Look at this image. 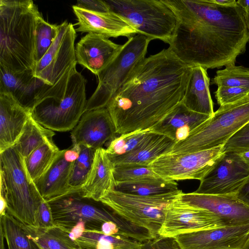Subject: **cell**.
<instances>
[{
  "mask_svg": "<svg viewBox=\"0 0 249 249\" xmlns=\"http://www.w3.org/2000/svg\"><path fill=\"white\" fill-rule=\"evenodd\" d=\"M212 1L218 5L221 6H231L237 3L235 0H212Z\"/></svg>",
  "mask_w": 249,
  "mask_h": 249,
  "instance_id": "7dc6e473",
  "label": "cell"
},
{
  "mask_svg": "<svg viewBox=\"0 0 249 249\" xmlns=\"http://www.w3.org/2000/svg\"><path fill=\"white\" fill-rule=\"evenodd\" d=\"M0 226L8 249H42L29 236L25 225L7 212L0 216Z\"/></svg>",
  "mask_w": 249,
  "mask_h": 249,
  "instance_id": "f546056e",
  "label": "cell"
},
{
  "mask_svg": "<svg viewBox=\"0 0 249 249\" xmlns=\"http://www.w3.org/2000/svg\"><path fill=\"white\" fill-rule=\"evenodd\" d=\"M111 11L124 18L137 32L152 40L169 44L178 19L163 0H107Z\"/></svg>",
  "mask_w": 249,
  "mask_h": 249,
  "instance_id": "ba28073f",
  "label": "cell"
},
{
  "mask_svg": "<svg viewBox=\"0 0 249 249\" xmlns=\"http://www.w3.org/2000/svg\"><path fill=\"white\" fill-rule=\"evenodd\" d=\"M249 123V93L232 103L220 106L185 139L174 144L172 154L192 153L224 145Z\"/></svg>",
  "mask_w": 249,
  "mask_h": 249,
  "instance_id": "52a82bcc",
  "label": "cell"
},
{
  "mask_svg": "<svg viewBox=\"0 0 249 249\" xmlns=\"http://www.w3.org/2000/svg\"><path fill=\"white\" fill-rule=\"evenodd\" d=\"M76 6L96 12H110V8L105 0H80L75 5Z\"/></svg>",
  "mask_w": 249,
  "mask_h": 249,
  "instance_id": "b9f144b4",
  "label": "cell"
},
{
  "mask_svg": "<svg viewBox=\"0 0 249 249\" xmlns=\"http://www.w3.org/2000/svg\"><path fill=\"white\" fill-rule=\"evenodd\" d=\"M58 26L45 21L42 15L37 20L35 41L36 64L43 57L56 38Z\"/></svg>",
  "mask_w": 249,
  "mask_h": 249,
  "instance_id": "8d00e7d4",
  "label": "cell"
},
{
  "mask_svg": "<svg viewBox=\"0 0 249 249\" xmlns=\"http://www.w3.org/2000/svg\"><path fill=\"white\" fill-rule=\"evenodd\" d=\"M249 178V168L236 153L225 152L194 192L236 196Z\"/></svg>",
  "mask_w": 249,
  "mask_h": 249,
  "instance_id": "4fadbf2b",
  "label": "cell"
},
{
  "mask_svg": "<svg viewBox=\"0 0 249 249\" xmlns=\"http://www.w3.org/2000/svg\"><path fill=\"white\" fill-rule=\"evenodd\" d=\"M113 174L116 183L161 181L166 180L155 172L149 165L135 163L114 165Z\"/></svg>",
  "mask_w": 249,
  "mask_h": 249,
  "instance_id": "d6a6232c",
  "label": "cell"
},
{
  "mask_svg": "<svg viewBox=\"0 0 249 249\" xmlns=\"http://www.w3.org/2000/svg\"><path fill=\"white\" fill-rule=\"evenodd\" d=\"M191 67L168 48L134 69L106 108L119 135L150 129L181 102Z\"/></svg>",
  "mask_w": 249,
  "mask_h": 249,
  "instance_id": "7a4b0ae2",
  "label": "cell"
},
{
  "mask_svg": "<svg viewBox=\"0 0 249 249\" xmlns=\"http://www.w3.org/2000/svg\"><path fill=\"white\" fill-rule=\"evenodd\" d=\"M48 202L55 226L67 232L80 223L85 225L86 230L101 231L103 223L112 222L123 236L142 243L153 238L148 230L126 220L101 201L83 196L81 189Z\"/></svg>",
  "mask_w": 249,
  "mask_h": 249,
  "instance_id": "5b68a950",
  "label": "cell"
},
{
  "mask_svg": "<svg viewBox=\"0 0 249 249\" xmlns=\"http://www.w3.org/2000/svg\"><path fill=\"white\" fill-rule=\"evenodd\" d=\"M76 241L82 249H141L142 242L120 234L85 230Z\"/></svg>",
  "mask_w": 249,
  "mask_h": 249,
  "instance_id": "4316f807",
  "label": "cell"
},
{
  "mask_svg": "<svg viewBox=\"0 0 249 249\" xmlns=\"http://www.w3.org/2000/svg\"><path fill=\"white\" fill-rule=\"evenodd\" d=\"M114 169L106 149H96L90 171L81 188L83 196L100 201L106 192L115 190Z\"/></svg>",
  "mask_w": 249,
  "mask_h": 249,
  "instance_id": "603a6c76",
  "label": "cell"
},
{
  "mask_svg": "<svg viewBox=\"0 0 249 249\" xmlns=\"http://www.w3.org/2000/svg\"><path fill=\"white\" fill-rule=\"evenodd\" d=\"M73 163L67 158L65 149L60 150L49 169L34 181L45 200L50 201L74 190L69 186Z\"/></svg>",
  "mask_w": 249,
  "mask_h": 249,
  "instance_id": "44dd1931",
  "label": "cell"
},
{
  "mask_svg": "<svg viewBox=\"0 0 249 249\" xmlns=\"http://www.w3.org/2000/svg\"><path fill=\"white\" fill-rule=\"evenodd\" d=\"M122 46L102 36L88 33L76 45L77 63L97 75L112 61Z\"/></svg>",
  "mask_w": 249,
  "mask_h": 249,
  "instance_id": "d6986e66",
  "label": "cell"
},
{
  "mask_svg": "<svg viewBox=\"0 0 249 249\" xmlns=\"http://www.w3.org/2000/svg\"><path fill=\"white\" fill-rule=\"evenodd\" d=\"M58 26L55 40L36 63L33 71L35 77L48 85L54 84L69 68L77 63L74 46L76 31L73 24L65 20Z\"/></svg>",
  "mask_w": 249,
  "mask_h": 249,
  "instance_id": "7c38bea8",
  "label": "cell"
},
{
  "mask_svg": "<svg viewBox=\"0 0 249 249\" xmlns=\"http://www.w3.org/2000/svg\"><path fill=\"white\" fill-rule=\"evenodd\" d=\"M141 249H182L175 237L158 236L142 242Z\"/></svg>",
  "mask_w": 249,
  "mask_h": 249,
  "instance_id": "ab89813d",
  "label": "cell"
},
{
  "mask_svg": "<svg viewBox=\"0 0 249 249\" xmlns=\"http://www.w3.org/2000/svg\"><path fill=\"white\" fill-rule=\"evenodd\" d=\"M116 131L106 107L86 112L71 132L73 144L95 150L116 137Z\"/></svg>",
  "mask_w": 249,
  "mask_h": 249,
  "instance_id": "e0dca14e",
  "label": "cell"
},
{
  "mask_svg": "<svg viewBox=\"0 0 249 249\" xmlns=\"http://www.w3.org/2000/svg\"><path fill=\"white\" fill-rule=\"evenodd\" d=\"M224 154L223 145L192 153H168L158 158L149 166L166 180L201 181Z\"/></svg>",
  "mask_w": 249,
  "mask_h": 249,
  "instance_id": "8fae6325",
  "label": "cell"
},
{
  "mask_svg": "<svg viewBox=\"0 0 249 249\" xmlns=\"http://www.w3.org/2000/svg\"><path fill=\"white\" fill-rule=\"evenodd\" d=\"M59 152L53 141L44 143L25 159L26 167L34 181L46 172Z\"/></svg>",
  "mask_w": 249,
  "mask_h": 249,
  "instance_id": "4dcf8cb0",
  "label": "cell"
},
{
  "mask_svg": "<svg viewBox=\"0 0 249 249\" xmlns=\"http://www.w3.org/2000/svg\"><path fill=\"white\" fill-rule=\"evenodd\" d=\"M153 133L147 129L119 135L110 141L106 152L110 157L127 154L139 148Z\"/></svg>",
  "mask_w": 249,
  "mask_h": 249,
  "instance_id": "836d02e7",
  "label": "cell"
},
{
  "mask_svg": "<svg viewBox=\"0 0 249 249\" xmlns=\"http://www.w3.org/2000/svg\"><path fill=\"white\" fill-rule=\"evenodd\" d=\"M249 168V147L240 148L233 151Z\"/></svg>",
  "mask_w": 249,
  "mask_h": 249,
  "instance_id": "f6af8a7d",
  "label": "cell"
},
{
  "mask_svg": "<svg viewBox=\"0 0 249 249\" xmlns=\"http://www.w3.org/2000/svg\"><path fill=\"white\" fill-rule=\"evenodd\" d=\"M25 226L29 236L42 249H82L67 231L57 226L47 229Z\"/></svg>",
  "mask_w": 249,
  "mask_h": 249,
  "instance_id": "f1b7e54d",
  "label": "cell"
},
{
  "mask_svg": "<svg viewBox=\"0 0 249 249\" xmlns=\"http://www.w3.org/2000/svg\"><path fill=\"white\" fill-rule=\"evenodd\" d=\"M249 93V88L242 87H219L214 92L217 103L220 106L235 102Z\"/></svg>",
  "mask_w": 249,
  "mask_h": 249,
  "instance_id": "74e56055",
  "label": "cell"
},
{
  "mask_svg": "<svg viewBox=\"0 0 249 249\" xmlns=\"http://www.w3.org/2000/svg\"><path fill=\"white\" fill-rule=\"evenodd\" d=\"M86 84L76 65L71 67L54 84H45L39 90L32 110L33 118L53 131L72 130L85 113Z\"/></svg>",
  "mask_w": 249,
  "mask_h": 249,
  "instance_id": "277c9868",
  "label": "cell"
},
{
  "mask_svg": "<svg viewBox=\"0 0 249 249\" xmlns=\"http://www.w3.org/2000/svg\"><path fill=\"white\" fill-rule=\"evenodd\" d=\"M211 84L219 87H242L249 89V68L231 64L218 70Z\"/></svg>",
  "mask_w": 249,
  "mask_h": 249,
  "instance_id": "d590c367",
  "label": "cell"
},
{
  "mask_svg": "<svg viewBox=\"0 0 249 249\" xmlns=\"http://www.w3.org/2000/svg\"><path fill=\"white\" fill-rule=\"evenodd\" d=\"M40 16L31 0H0V66L13 72L34 71L36 31Z\"/></svg>",
  "mask_w": 249,
  "mask_h": 249,
  "instance_id": "3957f363",
  "label": "cell"
},
{
  "mask_svg": "<svg viewBox=\"0 0 249 249\" xmlns=\"http://www.w3.org/2000/svg\"><path fill=\"white\" fill-rule=\"evenodd\" d=\"M7 210V203L3 195H0V216L5 214Z\"/></svg>",
  "mask_w": 249,
  "mask_h": 249,
  "instance_id": "bcb514c9",
  "label": "cell"
},
{
  "mask_svg": "<svg viewBox=\"0 0 249 249\" xmlns=\"http://www.w3.org/2000/svg\"><path fill=\"white\" fill-rule=\"evenodd\" d=\"M55 226L51 207L48 202L44 199L37 212L36 228L47 229Z\"/></svg>",
  "mask_w": 249,
  "mask_h": 249,
  "instance_id": "60d3db41",
  "label": "cell"
},
{
  "mask_svg": "<svg viewBox=\"0 0 249 249\" xmlns=\"http://www.w3.org/2000/svg\"><path fill=\"white\" fill-rule=\"evenodd\" d=\"M45 84L34 76L33 71L17 73L0 66V92L10 93L21 105L31 111L37 93Z\"/></svg>",
  "mask_w": 249,
  "mask_h": 249,
  "instance_id": "cb8c5ba5",
  "label": "cell"
},
{
  "mask_svg": "<svg viewBox=\"0 0 249 249\" xmlns=\"http://www.w3.org/2000/svg\"><path fill=\"white\" fill-rule=\"evenodd\" d=\"M31 114L10 93L0 92V152L15 144Z\"/></svg>",
  "mask_w": 249,
  "mask_h": 249,
  "instance_id": "ffe728a7",
  "label": "cell"
},
{
  "mask_svg": "<svg viewBox=\"0 0 249 249\" xmlns=\"http://www.w3.org/2000/svg\"><path fill=\"white\" fill-rule=\"evenodd\" d=\"M237 2L245 12H249V0H238Z\"/></svg>",
  "mask_w": 249,
  "mask_h": 249,
  "instance_id": "c3c4849f",
  "label": "cell"
},
{
  "mask_svg": "<svg viewBox=\"0 0 249 249\" xmlns=\"http://www.w3.org/2000/svg\"><path fill=\"white\" fill-rule=\"evenodd\" d=\"M72 7L78 21L77 32L96 34L108 38L119 36L129 38L137 34L124 18L112 11L96 12L75 5Z\"/></svg>",
  "mask_w": 249,
  "mask_h": 249,
  "instance_id": "ac0fdd59",
  "label": "cell"
},
{
  "mask_svg": "<svg viewBox=\"0 0 249 249\" xmlns=\"http://www.w3.org/2000/svg\"><path fill=\"white\" fill-rule=\"evenodd\" d=\"M178 199L188 205L207 210L223 220L227 226L249 223V205L236 196L182 192Z\"/></svg>",
  "mask_w": 249,
  "mask_h": 249,
  "instance_id": "2e32d148",
  "label": "cell"
},
{
  "mask_svg": "<svg viewBox=\"0 0 249 249\" xmlns=\"http://www.w3.org/2000/svg\"><path fill=\"white\" fill-rule=\"evenodd\" d=\"M249 124V123L248 124Z\"/></svg>",
  "mask_w": 249,
  "mask_h": 249,
  "instance_id": "f5cc1de1",
  "label": "cell"
},
{
  "mask_svg": "<svg viewBox=\"0 0 249 249\" xmlns=\"http://www.w3.org/2000/svg\"><path fill=\"white\" fill-rule=\"evenodd\" d=\"M0 249H4V234L3 232L2 229L1 227H0Z\"/></svg>",
  "mask_w": 249,
  "mask_h": 249,
  "instance_id": "681fc988",
  "label": "cell"
},
{
  "mask_svg": "<svg viewBox=\"0 0 249 249\" xmlns=\"http://www.w3.org/2000/svg\"><path fill=\"white\" fill-rule=\"evenodd\" d=\"M178 198L167 208L159 235L175 237L181 234L227 226L213 213L188 205Z\"/></svg>",
  "mask_w": 249,
  "mask_h": 249,
  "instance_id": "5bb4252c",
  "label": "cell"
},
{
  "mask_svg": "<svg viewBox=\"0 0 249 249\" xmlns=\"http://www.w3.org/2000/svg\"><path fill=\"white\" fill-rule=\"evenodd\" d=\"M178 21L168 49L190 67L206 69L235 64L246 51L249 31L245 11L237 3L212 0H163Z\"/></svg>",
  "mask_w": 249,
  "mask_h": 249,
  "instance_id": "6da1fadb",
  "label": "cell"
},
{
  "mask_svg": "<svg viewBox=\"0 0 249 249\" xmlns=\"http://www.w3.org/2000/svg\"><path fill=\"white\" fill-rule=\"evenodd\" d=\"M175 144L167 136L154 132L135 150L123 156L108 157L114 165L135 163L148 166L160 156L170 153Z\"/></svg>",
  "mask_w": 249,
  "mask_h": 249,
  "instance_id": "484cf974",
  "label": "cell"
},
{
  "mask_svg": "<svg viewBox=\"0 0 249 249\" xmlns=\"http://www.w3.org/2000/svg\"><path fill=\"white\" fill-rule=\"evenodd\" d=\"M54 132L29 116L18 139L12 146L26 159L33 151L45 143L53 141Z\"/></svg>",
  "mask_w": 249,
  "mask_h": 249,
  "instance_id": "83f0119b",
  "label": "cell"
},
{
  "mask_svg": "<svg viewBox=\"0 0 249 249\" xmlns=\"http://www.w3.org/2000/svg\"><path fill=\"white\" fill-rule=\"evenodd\" d=\"M212 116L191 111L181 103L150 130L165 135L176 143L187 138Z\"/></svg>",
  "mask_w": 249,
  "mask_h": 249,
  "instance_id": "7402d4cb",
  "label": "cell"
},
{
  "mask_svg": "<svg viewBox=\"0 0 249 249\" xmlns=\"http://www.w3.org/2000/svg\"><path fill=\"white\" fill-rule=\"evenodd\" d=\"M245 249H249V243L248 244Z\"/></svg>",
  "mask_w": 249,
  "mask_h": 249,
  "instance_id": "816d5d0a",
  "label": "cell"
},
{
  "mask_svg": "<svg viewBox=\"0 0 249 249\" xmlns=\"http://www.w3.org/2000/svg\"><path fill=\"white\" fill-rule=\"evenodd\" d=\"M175 238L182 249H245L249 243V223L181 234Z\"/></svg>",
  "mask_w": 249,
  "mask_h": 249,
  "instance_id": "9a60e30c",
  "label": "cell"
},
{
  "mask_svg": "<svg viewBox=\"0 0 249 249\" xmlns=\"http://www.w3.org/2000/svg\"><path fill=\"white\" fill-rule=\"evenodd\" d=\"M151 40L138 34L122 45L112 61L97 75V87L87 101L85 112L106 107L136 66L145 58Z\"/></svg>",
  "mask_w": 249,
  "mask_h": 249,
  "instance_id": "30bf717a",
  "label": "cell"
},
{
  "mask_svg": "<svg viewBox=\"0 0 249 249\" xmlns=\"http://www.w3.org/2000/svg\"><path fill=\"white\" fill-rule=\"evenodd\" d=\"M236 197L249 205V178L238 193Z\"/></svg>",
  "mask_w": 249,
  "mask_h": 249,
  "instance_id": "ee69618b",
  "label": "cell"
},
{
  "mask_svg": "<svg viewBox=\"0 0 249 249\" xmlns=\"http://www.w3.org/2000/svg\"><path fill=\"white\" fill-rule=\"evenodd\" d=\"M174 180L139 182H117L115 190L141 196H151L167 194L178 190Z\"/></svg>",
  "mask_w": 249,
  "mask_h": 249,
  "instance_id": "1f68e13d",
  "label": "cell"
},
{
  "mask_svg": "<svg viewBox=\"0 0 249 249\" xmlns=\"http://www.w3.org/2000/svg\"><path fill=\"white\" fill-rule=\"evenodd\" d=\"M210 84L207 69L200 66L192 67L182 104L194 112L213 115Z\"/></svg>",
  "mask_w": 249,
  "mask_h": 249,
  "instance_id": "d4e9b609",
  "label": "cell"
},
{
  "mask_svg": "<svg viewBox=\"0 0 249 249\" xmlns=\"http://www.w3.org/2000/svg\"><path fill=\"white\" fill-rule=\"evenodd\" d=\"M245 19L249 31V12H245Z\"/></svg>",
  "mask_w": 249,
  "mask_h": 249,
  "instance_id": "f907efd6",
  "label": "cell"
},
{
  "mask_svg": "<svg viewBox=\"0 0 249 249\" xmlns=\"http://www.w3.org/2000/svg\"><path fill=\"white\" fill-rule=\"evenodd\" d=\"M182 192L141 196L116 190L106 192L100 201L132 223L148 230L153 238L159 236L168 206Z\"/></svg>",
  "mask_w": 249,
  "mask_h": 249,
  "instance_id": "9c48e42d",
  "label": "cell"
},
{
  "mask_svg": "<svg viewBox=\"0 0 249 249\" xmlns=\"http://www.w3.org/2000/svg\"><path fill=\"white\" fill-rule=\"evenodd\" d=\"M249 147V124H247L223 145L224 153L231 152L237 149Z\"/></svg>",
  "mask_w": 249,
  "mask_h": 249,
  "instance_id": "f35d334b",
  "label": "cell"
},
{
  "mask_svg": "<svg viewBox=\"0 0 249 249\" xmlns=\"http://www.w3.org/2000/svg\"><path fill=\"white\" fill-rule=\"evenodd\" d=\"M80 146L78 158L74 162L69 180V186L74 190L80 189L86 182L90 171L96 150Z\"/></svg>",
  "mask_w": 249,
  "mask_h": 249,
  "instance_id": "e575fe53",
  "label": "cell"
},
{
  "mask_svg": "<svg viewBox=\"0 0 249 249\" xmlns=\"http://www.w3.org/2000/svg\"><path fill=\"white\" fill-rule=\"evenodd\" d=\"M0 193L6 212L26 226L36 227L39 207L44 200L25 166V159L13 147L0 152Z\"/></svg>",
  "mask_w": 249,
  "mask_h": 249,
  "instance_id": "8992f818",
  "label": "cell"
},
{
  "mask_svg": "<svg viewBox=\"0 0 249 249\" xmlns=\"http://www.w3.org/2000/svg\"><path fill=\"white\" fill-rule=\"evenodd\" d=\"M101 231L103 233L108 235L114 234L121 235V231L118 227L116 224L112 222H106L103 223L101 227Z\"/></svg>",
  "mask_w": 249,
  "mask_h": 249,
  "instance_id": "7bdbcfd3",
  "label": "cell"
}]
</instances>
